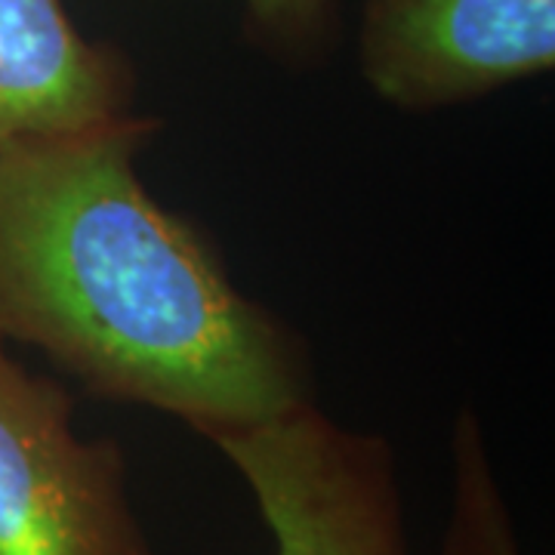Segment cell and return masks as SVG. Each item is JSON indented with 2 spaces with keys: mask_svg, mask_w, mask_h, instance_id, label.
<instances>
[{
  "mask_svg": "<svg viewBox=\"0 0 555 555\" xmlns=\"http://www.w3.org/2000/svg\"><path fill=\"white\" fill-rule=\"evenodd\" d=\"M158 127L130 112L0 145V339L207 441L315 404L302 337L139 179Z\"/></svg>",
  "mask_w": 555,
  "mask_h": 555,
  "instance_id": "obj_1",
  "label": "cell"
},
{
  "mask_svg": "<svg viewBox=\"0 0 555 555\" xmlns=\"http://www.w3.org/2000/svg\"><path fill=\"white\" fill-rule=\"evenodd\" d=\"M0 555H158L127 456L75 426V401L0 339Z\"/></svg>",
  "mask_w": 555,
  "mask_h": 555,
  "instance_id": "obj_2",
  "label": "cell"
},
{
  "mask_svg": "<svg viewBox=\"0 0 555 555\" xmlns=\"http://www.w3.org/2000/svg\"><path fill=\"white\" fill-rule=\"evenodd\" d=\"M210 444L257 503L272 555H411L392 441L318 404Z\"/></svg>",
  "mask_w": 555,
  "mask_h": 555,
  "instance_id": "obj_3",
  "label": "cell"
},
{
  "mask_svg": "<svg viewBox=\"0 0 555 555\" xmlns=\"http://www.w3.org/2000/svg\"><path fill=\"white\" fill-rule=\"evenodd\" d=\"M555 0H364L358 68L401 112H438L553 72Z\"/></svg>",
  "mask_w": 555,
  "mask_h": 555,
  "instance_id": "obj_4",
  "label": "cell"
},
{
  "mask_svg": "<svg viewBox=\"0 0 555 555\" xmlns=\"http://www.w3.org/2000/svg\"><path fill=\"white\" fill-rule=\"evenodd\" d=\"M130 56L83 35L65 0H0V145L137 112Z\"/></svg>",
  "mask_w": 555,
  "mask_h": 555,
  "instance_id": "obj_5",
  "label": "cell"
},
{
  "mask_svg": "<svg viewBox=\"0 0 555 555\" xmlns=\"http://www.w3.org/2000/svg\"><path fill=\"white\" fill-rule=\"evenodd\" d=\"M438 555H525L473 408H463L451 426V506Z\"/></svg>",
  "mask_w": 555,
  "mask_h": 555,
  "instance_id": "obj_6",
  "label": "cell"
},
{
  "mask_svg": "<svg viewBox=\"0 0 555 555\" xmlns=\"http://www.w3.org/2000/svg\"><path fill=\"white\" fill-rule=\"evenodd\" d=\"M337 0H244V35L287 65L324 60L337 43Z\"/></svg>",
  "mask_w": 555,
  "mask_h": 555,
  "instance_id": "obj_7",
  "label": "cell"
}]
</instances>
